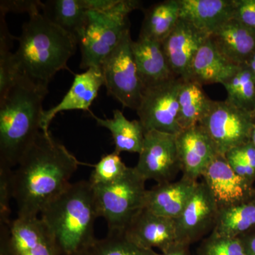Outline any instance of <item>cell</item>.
I'll return each mask as SVG.
<instances>
[{"instance_id": "cell-1", "label": "cell", "mask_w": 255, "mask_h": 255, "mask_svg": "<svg viewBox=\"0 0 255 255\" xmlns=\"http://www.w3.org/2000/svg\"><path fill=\"white\" fill-rule=\"evenodd\" d=\"M80 162L50 132L41 131L14 170L17 217H38L71 183Z\"/></svg>"}, {"instance_id": "cell-2", "label": "cell", "mask_w": 255, "mask_h": 255, "mask_svg": "<svg viewBox=\"0 0 255 255\" xmlns=\"http://www.w3.org/2000/svg\"><path fill=\"white\" fill-rule=\"evenodd\" d=\"M78 45L75 36L40 11L29 15V19L23 25L14 53L18 75L48 87L55 74L67 68Z\"/></svg>"}, {"instance_id": "cell-3", "label": "cell", "mask_w": 255, "mask_h": 255, "mask_svg": "<svg viewBox=\"0 0 255 255\" xmlns=\"http://www.w3.org/2000/svg\"><path fill=\"white\" fill-rule=\"evenodd\" d=\"M48 87L19 75L0 100V165L13 169L41 130L43 102Z\"/></svg>"}, {"instance_id": "cell-4", "label": "cell", "mask_w": 255, "mask_h": 255, "mask_svg": "<svg viewBox=\"0 0 255 255\" xmlns=\"http://www.w3.org/2000/svg\"><path fill=\"white\" fill-rule=\"evenodd\" d=\"M40 218L60 255H78L97 239L99 215L92 184L89 181L72 183L43 209Z\"/></svg>"}, {"instance_id": "cell-5", "label": "cell", "mask_w": 255, "mask_h": 255, "mask_svg": "<svg viewBox=\"0 0 255 255\" xmlns=\"http://www.w3.org/2000/svg\"><path fill=\"white\" fill-rule=\"evenodd\" d=\"M140 1L121 0L108 12L89 11L87 22L78 38L81 50L80 68H100L130 30L128 14L140 8Z\"/></svg>"}, {"instance_id": "cell-6", "label": "cell", "mask_w": 255, "mask_h": 255, "mask_svg": "<svg viewBox=\"0 0 255 255\" xmlns=\"http://www.w3.org/2000/svg\"><path fill=\"white\" fill-rule=\"evenodd\" d=\"M145 179L135 167H128L119 180L93 187L99 217L103 218L108 231H124L145 206Z\"/></svg>"}, {"instance_id": "cell-7", "label": "cell", "mask_w": 255, "mask_h": 255, "mask_svg": "<svg viewBox=\"0 0 255 255\" xmlns=\"http://www.w3.org/2000/svg\"><path fill=\"white\" fill-rule=\"evenodd\" d=\"M132 42L128 30L100 68L108 95L119 101L124 107L137 112L145 89L137 73Z\"/></svg>"}, {"instance_id": "cell-8", "label": "cell", "mask_w": 255, "mask_h": 255, "mask_svg": "<svg viewBox=\"0 0 255 255\" xmlns=\"http://www.w3.org/2000/svg\"><path fill=\"white\" fill-rule=\"evenodd\" d=\"M198 125L205 130L218 153L225 155L228 151L251 140L255 122L253 114L226 101L213 100Z\"/></svg>"}, {"instance_id": "cell-9", "label": "cell", "mask_w": 255, "mask_h": 255, "mask_svg": "<svg viewBox=\"0 0 255 255\" xmlns=\"http://www.w3.org/2000/svg\"><path fill=\"white\" fill-rule=\"evenodd\" d=\"M183 80L176 78L144 91L137 114L145 131L157 130L172 135L182 131L178 96Z\"/></svg>"}, {"instance_id": "cell-10", "label": "cell", "mask_w": 255, "mask_h": 255, "mask_svg": "<svg viewBox=\"0 0 255 255\" xmlns=\"http://www.w3.org/2000/svg\"><path fill=\"white\" fill-rule=\"evenodd\" d=\"M135 168L146 181H155L157 184L173 182L181 170L177 135L157 130L145 131Z\"/></svg>"}, {"instance_id": "cell-11", "label": "cell", "mask_w": 255, "mask_h": 255, "mask_svg": "<svg viewBox=\"0 0 255 255\" xmlns=\"http://www.w3.org/2000/svg\"><path fill=\"white\" fill-rule=\"evenodd\" d=\"M219 209L209 188L198 182L194 194L176 220L177 240L180 244L190 246L199 241L216 226Z\"/></svg>"}, {"instance_id": "cell-12", "label": "cell", "mask_w": 255, "mask_h": 255, "mask_svg": "<svg viewBox=\"0 0 255 255\" xmlns=\"http://www.w3.org/2000/svg\"><path fill=\"white\" fill-rule=\"evenodd\" d=\"M201 178L214 196L219 211L244 202L255 195L254 185L238 175L225 155L221 154L211 161Z\"/></svg>"}, {"instance_id": "cell-13", "label": "cell", "mask_w": 255, "mask_h": 255, "mask_svg": "<svg viewBox=\"0 0 255 255\" xmlns=\"http://www.w3.org/2000/svg\"><path fill=\"white\" fill-rule=\"evenodd\" d=\"M209 36L179 18L175 27L162 43L166 59L174 76L189 80L194 57Z\"/></svg>"}, {"instance_id": "cell-14", "label": "cell", "mask_w": 255, "mask_h": 255, "mask_svg": "<svg viewBox=\"0 0 255 255\" xmlns=\"http://www.w3.org/2000/svg\"><path fill=\"white\" fill-rule=\"evenodd\" d=\"M124 232L137 246L149 250L157 248L161 253L180 244L177 240L176 220L158 216L145 208L132 219Z\"/></svg>"}, {"instance_id": "cell-15", "label": "cell", "mask_w": 255, "mask_h": 255, "mask_svg": "<svg viewBox=\"0 0 255 255\" xmlns=\"http://www.w3.org/2000/svg\"><path fill=\"white\" fill-rule=\"evenodd\" d=\"M177 145L183 177L196 182L219 155L209 135L199 125L177 134Z\"/></svg>"}, {"instance_id": "cell-16", "label": "cell", "mask_w": 255, "mask_h": 255, "mask_svg": "<svg viewBox=\"0 0 255 255\" xmlns=\"http://www.w3.org/2000/svg\"><path fill=\"white\" fill-rule=\"evenodd\" d=\"M8 244L14 255H60L40 217H17L9 226Z\"/></svg>"}, {"instance_id": "cell-17", "label": "cell", "mask_w": 255, "mask_h": 255, "mask_svg": "<svg viewBox=\"0 0 255 255\" xmlns=\"http://www.w3.org/2000/svg\"><path fill=\"white\" fill-rule=\"evenodd\" d=\"M103 85V75L98 67L88 68L85 73L75 75L73 85L60 103L50 110H43L41 122L42 131L50 132V124L60 112L73 110L90 112V107Z\"/></svg>"}, {"instance_id": "cell-18", "label": "cell", "mask_w": 255, "mask_h": 255, "mask_svg": "<svg viewBox=\"0 0 255 255\" xmlns=\"http://www.w3.org/2000/svg\"><path fill=\"white\" fill-rule=\"evenodd\" d=\"M198 182L182 176L178 181L157 184L147 189L144 208L158 216L177 219L194 194Z\"/></svg>"}, {"instance_id": "cell-19", "label": "cell", "mask_w": 255, "mask_h": 255, "mask_svg": "<svg viewBox=\"0 0 255 255\" xmlns=\"http://www.w3.org/2000/svg\"><path fill=\"white\" fill-rule=\"evenodd\" d=\"M131 48L145 90L177 78L169 68L160 42L138 37L132 42Z\"/></svg>"}, {"instance_id": "cell-20", "label": "cell", "mask_w": 255, "mask_h": 255, "mask_svg": "<svg viewBox=\"0 0 255 255\" xmlns=\"http://www.w3.org/2000/svg\"><path fill=\"white\" fill-rule=\"evenodd\" d=\"M215 48L238 65L246 64L255 52V31L232 18L209 35Z\"/></svg>"}, {"instance_id": "cell-21", "label": "cell", "mask_w": 255, "mask_h": 255, "mask_svg": "<svg viewBox=\"0 0 255 255\" xmlns=\"http://www.w3.org/2000/svg\"><path fill=\"white\" fill-rule=\"evenodd\" d=\"M179 17L211 34L233 18V0H178Z\"/></svg>"}, {"instance_id": "cell-22", "label": "cell", "mask_w": 255, "mask_h": 255, "mask_svg": "<svg viewBox=\"0 0 255 255\" xmlns=\"http://www.w3.org/2000/svg\"><path fill=\"white\" fill-rule=\"evenodd\" d=\"M239 66L223 56L208 38L194 57L189 80L202 86L222 84L236 73Z\"/></svg>"}, {"instance_id": "cell-23", "label": "cell", "mask_w": 255, "mask_h": 255, "mask_svg": "<svg viewBox=\"0 0 255 255\" xmlns=\"http://www.w3.org/2000/svg\"><path fill=\"white\" fill-rule=\"evenodd\" d=\"M100 127L108 129L113 137L115 152L140 154L143 146L145 129L140 121H129L120 110H114L112 119H100L90 112Z\"/></svg>"}, {"instance_id": "cell-24", "label": "cell", "mask_w": 255, "mask_h": 255, "mask_svg": "<svg viewBox=\"0 0 255 255\" xmlns=\"http://www.w3.org/2000/svg\"><path fill=\"white\" fill-rule=\"evenodd\" d=\"M179 18L178 0H165L153 4L145 10L139 37L162 43Z\"/></svg>"}, {"instance_id": "cell-25", "label": "cell", "mask_w": 255, "mask_h": 255, "mask_svg": "<svg viewBox=\"0 0 255 255\" xmlns=\"http://www.w3.org/2000/svg\"><path fill=\"white\" fill-rule=\"evenodd\" d=\"M43 14L78 40L87 22L88 10L83 0H50L42 4Z\"/></svg>"}, {"instance_id": "cell-26", "label": "cell", "mask_w": 255, "mask_h": 255, "mask_svg": "<svg viewBox=\"0 0 255 255\" xmlns=\"http://www.w3.org/2000/svg\"><path fill=\"white\" fill-rule=\"evenodd\" d=\"M212 101L206 96L200 84L191 80H183L178 96L179 124L182 130L200 123Z\"/></svg>"}, {"instance_id": "cell-27", "label": "cell", "mask_w": 255, "mask_h": 255, "mask_svg": "<svg viewBox=\"0 0 255 255\" xmlns=\"http://www.w3.org/2000/svg\"><path fill=\"white\" fill-rule=\"evenodd\" d=\"M255 230V195L237 205L219 211L212 232L238 238Z\"/></svg>"}, {"instance_id": "cell-28", "label": "cell", "mask_w": 255, "mask_h": 255, "mask_svg": "<svg viewBox=\"0 0 255 255\" xmlns=\"http://www.w3.org/2000/svg\"><path fill=\"white\" fill-rule=\"evenodd\" d=\"M228 97L226 102L253 114L255 109V80L247 64L241 65L236 73L223 82Z\"/></svg>"}, {"instance_id": "cell-29", "label": "cell", "mask_w": 255, "mask_h": 255, "mask_svg": "<svg viewBox=\"0 0 255 255\" xmlns=\"http://www.w3.org/2000/svg\"><path fill=\"white\" fill-rule=\"evenodd\" d=\"M78 255H159L154 250L137 246L124 231H108L102 239H96Z\"/></svg>"}, {"instance_id": "cell-30", "label": "cell", "mask_w": 255, "mask_h": 255, "mask_svg": "<svg viewBox=\"0 0 255 255\" xmlns=\"http://www.w3.org/2000/svg\"><path fill=\"white\" fill-rule=\"evenodd\" d=\"M5 14L0 13V100L2 99L18 78L14 53L11 51L14 36L5 22Z\"/></svg>"}, {"instance_id": "cell-31", "label": "cell", "mask_w": 255, "mask_h": 255, "mask_svg": "<svg viewBox=\"0 0 255 255\" xmlns=\"http://www.w3.org/2000/svg\"><path fill=\"white\" fill-rule=\"evenodd\" d=\"M128 167L121 158L120 154L114 151L104 155L95 164L89 182L92 187L112 184L123 177Z\"/></svg>"}, {"instance_id": "cell-32", "label": "cell", "mask_w": 255, "mask_h": 255, "mask_svg": "<svg viewBox=\"0 0 255 255\" xmlns=\"http://www.w3.org/2000/svg\"><path fill=\"white\" fill-rule=\"evenodd\" d=\"M196 255H249V253L241 237H226L211 232L201 242Z\"/></svg>"}, {"instance_id": "cell-33", "label": "cell", "mask_w": 255, "mask_h": 255, "mask_svg": "<svg viewBox=\"0 0 255 255\" xmlns=\"http://www.w3.org/2000/svg\"><path fill=\"white\" fill-rule=\"evenodd\" d=\"M14 170L4 165H0V223L9 226L11 221L10 203L14 199L13 187Z\"/></svg>"}, {"instance_id": "cell-34", "label": "cell", "mask_w": 255, "mask_h": 255, "mask_svg": "<svg viewBox=\"0 0 255 255\" xmlns=\"http://www.w3.org/2000/svg\"><path fill=\"white\" fill-rule=\"evenodd\" d=\"M233 18L255 31V0H233Z\"/></svg>"}, {"instance_id": "cell-35", "label": "cell", "mask_w": 255, "mask_h": 255, "mask_svg": "<svg viewBox=\"0 0 255 255\" xmlns=\"http://www.w3.org/2000/svg\"><path fill=\"white\" fill-rule=\"evenodd\" d=\"M43 2L33 0H4L0 1V13H28V15L38 12Z\"/></svg>"}, {"instance_id": "cell-36", "label": "cell", "mask_w": 255, "mask_h": 255, "mask_svg": "<svg viewBox=\"0 0 255 255\" xmlns=\"http://www.w3.org/2000/svg\"><path fill=\"white\" fill-rule=\"evenodd\" d=\"M225 157L227 159L231 168L238 175L254 185L255 182V169L254 168L248 165L241 159L229 155V154H226Z\"/></svg>"}, {"instance_id": "cell-37", "label": "cell", "mask_w": 255, "mask_h": 255, "mask_svg": "<svg viewBox=\"0 0 255 255\" xmlns=\"http://www.w3.org/2000/svg\"><path fill=\"white\" fill-rule=\"evenodd\" d=\"M226 154L241 159L255 169V147L251 140L228 151Z\"/></svg>"}, {"instance_id": "cell-38", "label": "cell", "mask_w": 255, "mask_h": 255, "mask_svg": "<svg viewBox=\"0 0 255 255\" xmlns=\"http://www.w3.org/2000/svg\"><path fill=\"white\" fill-rule=\"evenodd\" d=\"M9 226L1 225V243H0V255H14L8 244Z\"/></svg>"}, {"instance_id": "cell-39", "label": "cell", "mask_w": 255, "mask_h": 255, "mask_svg": "<svg viewBox=\"0 0 255 255\" xmlns=\"http://www.w3.org/2000/svg\"><path fill=\"white\" fill-rule=\"evenodd\" d=\"M249 255H255V230L241 236Z\"/></svg>"}, {"instance_id": "cell-40", "label": "cell", "mask_w": 255, "mask_h": 255, "mask_svg": "<svg viewBox=\"0 0 255 255\" xmlns=\"http://www.w3.org/2000/svg\"><path fill=\"white\" fill-rule=\"evenodd\" d=\"M189 247L190 246L187 245L177 244L169 251L159 253V255H192Z\"/></svg>"}, {"instance_id": "cell-41", "label": "cell", "mask_w": 255, "mask_h": 255, "mask_svg": "<svg viewBox=\"0 0 255 255\" xmlns=\"http://www.w3.org/2000/svg\"><path fill=\"white\" fill-rule=\"evenodd\" d=\"M246 64L248 65V66L249 67V68L251 69L252 73H253L255 80V52L252 55L251 58L248 60Z\"/></svg>"}, {"instance_id": "cell-42", "label": "cell", "mask_w": 255, "mask_h": 255, "mask_svg": "<svg viewBox=\"0 0 255 255\" xmlns=\"http://www.w3.org/2000/svg\"><path fill=\"white\" fill-rule=\"evenodd\" d=\"M251 141L253 142V145L255 147V125L254 128H253V132H252Z\"/></svg>"}, {"instance_id": "cell-43", "label": "cell", "mask_w": 255, "mask_h": 255, "mask_svg": "<svg viewBox=\"0 0 255 255\" xmlns=\"http://www.w3.org/2000/svg\"><path fill=\"white\" fill-rule=\"evenodd\" d=\"M253 118H254V120H255V109L254 112H253Z\"/></svg>"}]
</instances>
